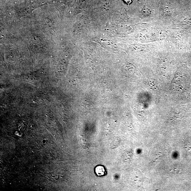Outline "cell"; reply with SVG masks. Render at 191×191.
I'll use <instances>...</instances> for the list:
<instances>
[{"label": "cell", "instance_id": "2", "mask_svg": "<svg viewBox=\"0 0 191 191\" xmlns=\"http://www.w3.org/2000/svg\"><path fill=\"white\" fill-rule=\"evenodd\" d=\"M133 0H124V1L127 4H130L132 3Z\"/></svg>", "mask_w": 191, "mask_h": 191}, {"label": "cell", "instance_id": "1", "mask_svg": "<svg viewBox=\"0 0 191 191\" xmlns=\"http://www.w3.org/2000/svg\"><path fill=\"white\" fill-rule=\"evenodd\" d=\"M94 171L96 175L99 177L105 176L107 174L105 167L101 165L96 166L94 169Z\"/></svg>", "mask_w": 191, "mask_h": 191}]
</instances>
